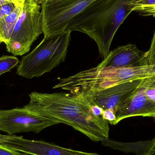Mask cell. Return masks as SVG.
Returning <instances> with one entry per match:
<instances>
[{
	"label": "cell",
	"mask_w": 155,
	"mask_h": 155,
	"mask_svg": "<svg viewBox=\"0 0 155 155\" xmlns=\"http://www.w3.org/2000/svg\"><path fill=\"white\" fill-rule=\"evenodd\" d=\"M23 107L29 111L72 127L94 142L109 138L108 123L93 114L89 101L81 94L41 93L29 94Z\"/></svg>",
	"instance_id": "1"
},
{
	"label": "cell",
	"mask_w": 155,
	"mask_h": 155,
	"mask_svg": "<svg viewBox=\"0 0 155 155\" xmlns=\"http://www.w3.org/2000/svg\"><path fill=\"white\" fill-rule=\"evenodd\" d=\"M132 1L97 0L75 17L66 30L83 33L94 40L104 60L117 31L133 12Z\"/></svg>",
	"instance_id": "2"
},
{
	"label": "cell",
	"mask_w": 155,
	"mask_h": 155,
	"mask_svg": "<svg viewBox=\"0 0 155 155\" xmlns=\"http://www.w3.org/2000/svg\"><path fill=\"white\" fill-rule=\"evenodd\" d=\"M71 33L65 30L44 37L31 53L22 58L17 74L28 79L40 77L64 62L71 41Z\"/></svg>",
	"instance_id": "3"
},
{
	"label": "cell",
	"mask_w": 155,
	"mask_h": 155,
	"mask_svg": "<svg viewBox=\"0 0 155 155\" xmlns=\"http://www.w3.org/2000/svg\"><path fill=\"white\" fill-rule=\"evenodd\" d=\"M41 6L25 2L15 25L10 41L6 44L7 51L14 56H22L43 34Z\"/></svg>",
	"instance_id": "4"
},
{
	"label": "cell",
	"mask_w": 155,
	"mask_h": 155,
	"mask_svg": "<svg viewBox=\"0 0 155 155\" xmlns=\"http://www.w3.org/2000/svg\"><path fill=\"white\" fill-rule=\"evenodd\" d=\"M97 0H44L42 3L44 37L66 30L70 23Z\"/></svg>",
	"instance_id": "5"
},
{
	"label": "cell",
	"mask_w": 155,
	"mask_h": 155,
	"mask_svg": "<svg viewBox=\"0 0 155 155\" xmlns=\"http://www.w3.org/2000/svg\"><path fill=\"white\" fill-rule=\"evenodd\" d=\"M58 124L57 121L35 114L24 107L2 110L0 113V131L9 135L28 132L38 134Z\"/></svg>",
	"instance_id": "6"
},
{
	"label": "cell",
	"mask_w": 155,
	"mask_h": 155,
	"mask_svg": "<svg viewBox=\"0 0 155 155\" xmlns=\"http://www.w3.org/2000/svg\"><path fill=\"white\" fill-rule=\"evenodd\" d=\"M0 145L31 155H100L64 148L41 140H29L15 135L0 134Z\"/></svg>",
	"instance_id": "7"
},
{
	"label": "cell",
	"mask_w": 155,
	"mask_h": 155,
	"mask_svg": "<svg viewBox=\"0 0 155 155\" xmlns=\"http://www.w3.org/2000/svg\"><path fill=\"white\" fill-rule=\"evenodd\" d=\"M143 79L127 80L104 89L85 92L81 94L104 110L110 109L114 112L136 90Z\"/></svg>",
	"instance_id": "8"
},
{
	"label": "cell",
	"mask_w": 155,
	"mask_h": 155,
	"mask_svg": "<svg viewBox=\"0 0 155 155\" xmlns=\"http://www.w3.org/2000/svg\"><path fill=\"white\" fill-rule=\"evenodd\" d=\"M115 124L129 117H155V103L150 101L145 93L144 78L136 90L114 110Z\"/></svg>",
	"instance_id": "9"
},
{
	"label": "cell",
	"mask_w": 155,
	"mask_h": 155,
	"mask_svg": "<svg viewBox=\"0 0 155 155\" xmlns=\"http://www.w3.org/2000/svg\"><path fill=\"white\" fill-rule=\"evenodd\" d=\"M144 64H146L144 54L135 45L129 44L118 46L109 51L108 55L97 66L99 68L120 69Z\"/></svg>",
	"instance_id": "10"
},
{
	"label": "cell",
	"mask_w": 155,
	"mask_h": 155,
	"mask_svg": "<svg viewBox=\"0 0 155 155\" xmlns=\"http://www.w3.org/2000/svg\"><path fill=\"white\" fill-rule=\"evenodd\" d=\"M23 5H18L10 14L0 19V41L6 44L10 41Z\"/></svg>",
	"instance_id": "11"
},
{
	"label": "cell",
	"mask_w": 155,
	"mask_h": 155,
	"mask_svg": "<svg viewBox=\"0 0 155 155\" xmlns=\"http://www.w3.org/2000/svg\"><path fill=\"white\" fill-rule=\"evenodd\" d=\"M150 143L151 141L135 143H124L114 141L109 138L105 139L101 142L104 146L110 147L115 150H120L125 153H137L138 155H140L141 154L137 150V149L141 151L144 154L145 153V151L141 149V148L147 151L150 146Z\"/></svg>",
	"instance_id": "12"
},
{
	"label": "cell",
	"mask_w": 155,
	"mask_h": 155,
	"mask_svg": "<svg viewBox=\"0 0 155 155\" xmlns=\"http://www.w3.org/2000/svg\"><path fill=\"white\" fill-rule=\"evenodd\" d=\"M130 5L133 12L143 16L155 17V0H132Z\"/></svg>",
	"instance_id": "13"
},
{
	"label": "cell",
	"mask_w": 155,
	"mask_h": 155,
	"mask_svg": "<svg viewBox=\"0 0 155 155\" xmlns=\"http://www.w3.org/2000/svg\"><path fill=\"white\" fill-rule=\"evenodd\" d=\"M20 61L16 56L3 55L0 57V76L10 71Z\"/></svg>",
	"instance_id": "14"
},
{
	"label": "cell",
	"mask_w": 155,
	"mask_h": 155,
	"mask_svg": "<svg viewBox=\"0 0 155 155\" xmlns=\"http://www.w3.org/2000/svg\"><path fill=\"white\" fill-rule=\"evenodd\" d=\"M145 93L150 101L155 103V76L144 78Z\"/></svg>",
	"instance_id": "15"
},
{
	"label": "cell",
	"mask_w": 155,
	"mask_h": 155,
	"mask_svg": "<svg viewBox=\"0 0 155 155\" xmlns=\"http://www.w3.org/2000/svg\"><path fill=\"white\" fill-rule=\"evenodd\" d=\"M144 61L147 65H155V30L150 48L144 54Z\"/></svg>",
	"instance_id": "16"
},
{
	"label": "cell",
	"mask_w": 155,
	"mask_h": 155,
	"mask_svg": "<svg viewBox=\"0 0 155 155\" xmlns=\"http://www.w3.org/2000/svg\"><path fill=\"white\" fill-rule=\"evenodd\" d=\"M21 5L14 2L3 5L0 6V19L10 14L18 6Z\"/></svg>",
	"instance_id": "17"
},
{
	"label": "cell",
	"mask_w": 155,
	"mask_h": 155,
	"mask_svg": "<svg viewBox=\"0 0 155 155\" xmlns=\"http://www.w3.org/2000/svg\"><path fill=\"white\" fill-rule=\"evenodd\" d=\"M102 117L106 120L108 123L113 125H115L116 117L114 112L112 109H107L104 110Z\"/></svg>",
	"instance_id": "18"
},
{
	"label": "cell",
	"mask_w": 155,
	"mask_h": 155,
	"mask_svg": "<svg viewBox=\"0 0 155 155\" xmlns=\"http://www.w3.org/2000/svg\"><path fill=\"white\" fill-rule=\"evenodd\" d=\"M0 155H27L0 145Z\"/></svg>",
	"instance_id": "19"
},
{
	"label": "cell",
	"mask_w": 155,
	"mask_h": 155,
	"mask_svg": "<svg viewBox=\"0 0 155 155\" xmlns=\"http://www.w3.org/2000/svg\"><path fill=\"white\" fill-rule=\"evenodd\" d=\"M89 101L91 104V109H92L93 114L97 116L102 117L103 112H104V109L99 106L94 104L92 101Z\"/></svg>",
	"instance_id": "20"
},
{
	"label": "cell",
	"mask_w": 155,
	"mask_h": 155,
	"mask_svg": "<svg viewBox=\"0 0 155 155\" xmlns=\"http://www.w3.org/2000/svg\"><path fill=\"white\" fill-rule=\"evenodd\" d=\"M140 155H155V137L151 141L150 146L146 152L143 154Z\"/></svg>",
	"instance_id": "21"
},
{
	"label": "cell",
	"mask_w": 155,
	"mask_h": 155,
	"mask_svg": "<svg viewBox=\"0 0 155 155\" xmlns=\"http://www.w3.org/2000/svg\"><path fill=\"white\" fill-rule=\"evenodd\" d=\"M10 2H14L12 1V0H0V6L1 5H3L9 3Z\"/></svg>",
	"instance_id": "22"
},
{
	"label": "cell",
	"mask_w": 155,
	"mask_h": 155,
	"mask_svg": "<svg viewBox=\"0 0 155 155\" xmlns=\"http://www.w3.org/2000/svg\"><path fill=\"white\" fill-rule=\"evenodd\" d=\"M12 1L15 2V3L20 5H23L25 2V1L24 0H12Z\"/></svg>",
	"instance_id": "23"
},
{
	"label": "cell",
	"mask_w": 155,
	"mask_h": 155,
	"mask_svg": "<svg viewBox=\"0 0 155 155\" xmlns=\"http://www.w3.org/2000/svg\"><path fill=\"white\" fill-rule=\"evenodd\" d=\"M44 1V0H32L34 3L36 4L37 5L41 4Z\"/></svg>",
	"instance_id": "24"
},
{
	"label": "cell",
	"mask_w": 155,
	"mask_h": 155,
	"mask_svg": "<svg viewBox=\"0 0 155 155\" xmlns=\"http://www.w3.org/2000/svg\"><path fill=\"white\" fill-rule=\"evenodd\" d=\"M24 1H25V2H27L31 3H34L32 0H24Z\"/></svg>",
	"instance_id": "25"
},
{
	"label": "cell",
	"mask_w": 155,
	"mask_h": 155,
	"mask_svg": "<svg viewBox=\"0 0 155 155\" xmlns=\"http://www.w3.org/2000/svg\"><path fill=\"white\" fill-rule=\"evenodd\" d=\"M2 43V41H0V45H1V43Z\"/></svg>",
	"instance_id": "26"
},
{
	"label": "cell",
	"mask_w": 155,
	"mask_h": 155,
	"mask_svg": "<svg viewBox=\"0 0 155 155\" xmlns=\"http://www.w3.org/2000/svg\"><path fill=\"white\" fill-rule=\"evenodd\" d=\"M154 121H155V117H154Z\"/></svg>",
	"instance_id": "27"
},
{
	"label": "cell",
	"mask_w": 155,
	"mask_h": 155,
	"mask_svg": "<svg viewBox=\"0 0 155 155\" xmlns=\"http://www.w3.org/2000/svg\"><path fill=\"white\" fill-rule=\"evenodd\" d=\"M1 109H0V113H1Z\"/></svg>",
	"instance_id": "28"
}]
</instances>
